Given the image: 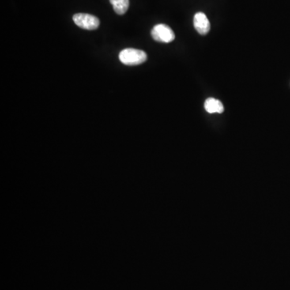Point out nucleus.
Listing matches in <instances>:
<instances>
[{
    "label": "nucleus",
    "instance_id": "obj_1",
    "mask_svg": "<svg viewBox=\"0 0 290 290\" xmlns=\"http://www.w3.org/2000/svg\"><path fill=\"white\" fill-rule=\"evenodd\" d=\"M118 58L126 65H138L147 61V54L142 50L125 49L120 52Z\"/></svg>",
    "mask_w": 290,
    "mask_h": 290
},
{
    "label": "nucleus",
    "instance_id": "obj_2",
    "mask_svg": "<svg viewBox=\"0 0 290 290\" xmlns=\"http://www.w3.org/2000/svg\"><path fill=\"white\" fill-rule=\"evenodd\" d=\"M153 39L160 43H170L175 39L174 31L166 24H156L151 32Z\"/></svg>",
    "mask_w": 290,
    "mask_h": 290
},
{
    "label": "nucleus",
    "instance_id": "obj_3",
    "mask_svg": "<svg viewBox=\"0 0 290 290\" xmlns=\"http://www.w3.org/2000/svg\"><path fill=\"white\" fill-rule=\"evenodd\" d=\"M73 20L79 28L86 30H96L100 24V21L96 16L86 13H77L74 15Z\"/></svg>",
    "mask_w": 290,
    "mask_h": 290
},
{
    "label": "nucleus",
    "instance_id": "obj_4",
    "mask_svg": "<svg viewBox=\"0 0 290 290\" xmlns=\"http://www.w3.org/2000/svg\"><path fill=\"white\" fill-rule=\"evenodd\" d=\"M193 25L196 31L201 35H205L211 29V24L203 12H197L193 18Z\"/></svg>",
    "mask_w": 290,
    "mask_h": 290
},
{
    "label": "nucleus",
    "instance_id": "obj_5",
    "mask_svg": "<svg viewBox=\"0 0 290 290\" xmlns=\"http://www.w3.org/2000/svg\"><path fill=\"white\" fill-rule=\"evenodd\" d=\"M205 111L210 114H215V113L222 114L224 111L223 103L218 99H214V98H209L205 100Z\"/></svg>",
    "mask_w": 290,
    "mask_h": 290
},
{
    "label": "nucleus",
    "instance_id": "obj_6",
    "mask_svg": "<svg viewBox=\"0 0 290 290\" xmlns=\"http://www.w3.org/2000/svg\"><path fill=\"white\" fill-rule=\"evenodd\" d=\"M114 10L118 15L126 13L129 8V0H110Z\"/></svg>",
    "mask_w": 290,
    "mask_h": 290
}]
</instances>
